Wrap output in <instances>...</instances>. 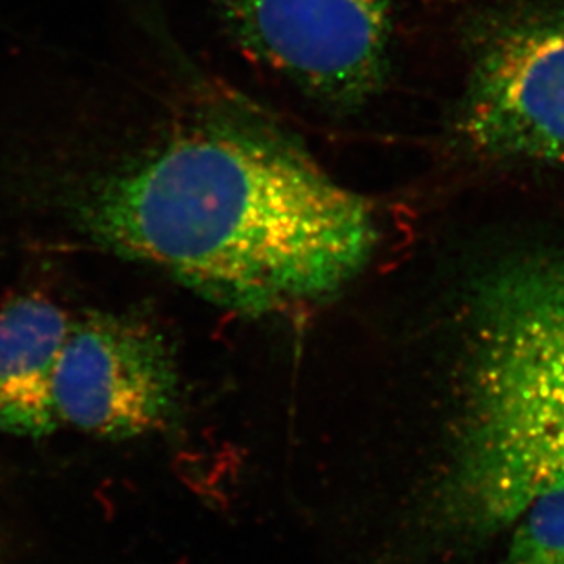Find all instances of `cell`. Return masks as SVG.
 I'll list each match as a JSON object with an SVG mask.
<instances>
[{"instance_id": "6da1fadb", "label": "cell", "mask_w": 564, "mask_h": 564, "mask_svg": "<svg viewBox=\"0 0 564 564\" xmlns=\"http://www.w3.org/2000/svg\"><path fill=\"white\" fill-rule=\"evenodd\" d=\"M80 202V229L99 246L249 316L335 296L382 238L368 197L276 128L240 119L177 133Z\"/></svg>"}, {"instance_id": "7a4b0ae2", "label": "cell", "mask_w": 564, "mask_h": 564, "mask_svg": "<svg viewBox=\"0 0 564 564\" xmlns=\"http://www.w3.org/2000/svg\"><path fill=\"white\" fill-rule=\"evenodd\" d=\"M463 397L435 496L444 538L505 532L564 486V249L506 256L471 291Z\"/></svg>"}, {"instance_id": "3957f363", "label": "cell", "mask_w": 564, "mask_h": 564, "mask_svg": "<svg viewBox=\"0 0 564 564\" xmlns=\"http://www.w3.org/2000/svg\"><path fill=\"white\" fill-rule=\"evenodd\" d=\"M449 133L490 165H564V4L501 6L471 22Z\"/></svg>"}, {"instance_id": "277c9868", "label": "cell", "mask_w": 564, "mask_h": 564, "mask_svg": "<svg viewBox=\"0 0 564 564\" xmlns=\"http://www.w3.org/2000/svg\"><path fill=\"white\" fill-rule=\"evenodd\" d=\"M254 59L336 112H357L391 68L393 0H216Z\"/></svg>"}, {"instance_id": "5b68a950", "label": "cell", "mask_w": 564, "mask_h": 564, "mask_svg": "<svg viewBox=\"0 0 564 564\" xmlns=\"http://www.w3.org/2000/svg\"><path fill=\"white\" fill-rule=\"evenodd\" d=\"M182 375L165 335L130 314L75 319L54 377L61 427L132 441L166 432L182 413Z\"/></svg>"}, {"instance_id": "8992f818", "label": "cell", "mask_w": 564, "mask_h": 564, "mask_svg": "<svg viewBox=\"0 0 564 564\" xmlns=\"http://www.w3.org/2000/svg\"><path fill=\"white\" fill-rule=\"evenodd\" d=\"M74 318L44 296L0 307V435L43 438L61 430L54 377Z\"/></svg>"}, {"instance_id": "52a82bcc", "label": "cell", "mask_w": 564, "mask_h": 564, "mask_svg": "<svg viewBox=\"0 0 564 564\" xmlns=\"http://www.w3.org/2000/svg\"><path fill=\"white\" fill-rule=\"evenodd\" d=\"M510 530L502 564H564V486L539 494Z\"/></svg>"}]
</instances>
